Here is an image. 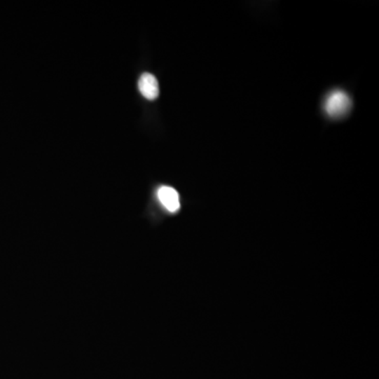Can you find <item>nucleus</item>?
I'll return each instance as SVG.
<instances>
[{"label":"nucleus","mask_w":379,"mask_h":379,"mask_svg":"<svg viewBox=\"0 0 379 379\" xmlns=\"http://www.w3.org/2000/svg\"><path fill=\"white\" fill-rule=\"evenodd\" d=\"M138 89L144 97L154 100L159 95V85L156 77L151 73H144L138 81Z\"/></svg>","instance_id":"nucleus-3"},{"label":"nucleus","mask_w":379,"mask_h":379,"mask_svg":"<svg viewBox=\"0 0 379 379\" xmlns=\"http://www.w3.org/2000/svg\"><path fill=\"white\" fill-rule=\"evenodd\" d=\"M351 99L345 92L336 90L330 93L324 102V111L332 118H339L349 112Z\"/></svg>","instance_id":"nucleus-1"},{"label":"nucleus","mask_w":379,"mask_h":379,"mask_svg":"<svg viewBox=\"0 0 379 379\" xmlns=\"http://www.w3.org/2000/svg\"><path fill=\"white\" fill-rule=\"evenodd\" d=\"M157 198H158L160 204L167 209L169 212L175 213L180 209L179 194L177 193L175 188L171 186H163L157 191Z\"/></svg>","instance_id":"nucleus-2"}]
</instances>
